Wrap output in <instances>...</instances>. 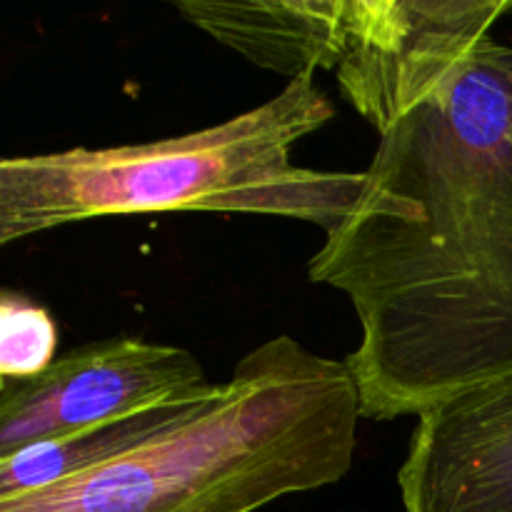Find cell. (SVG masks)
I'll return each instance as SVG.
<instances>
[{"label": "cell", "instance_id": "6da1fadb", "mask_svg": "<svg viewBox=\"0 0 512 512\" xmlns=\"http://www.w3.org/2000/svg\"><path fill=\"white\" fill-rule=\"evenodd\" d=\"M510 0H350L335 78L378 130L353 213L310 258L348 295L365 420L512 375Z\"/></svg>", "mask_w": 512, "mask_h": 512}, {"label": "cell", "instance_id": "7a4b0ae2", "mask_svg": "<svg viewBox=\"0 0 512 512\" xmlns=\"http://www.w3.org/2000/svg\"><path fill=\"white\" fill-rule=\"evenodd\" d=\"M360 418L348 363L278 335L240 358L183 425L0 512H255L340 483Z\"/></svg>", "mask_w": 512, "mask_h": 512}, {"label": "cell", "instance_id": "3957f363", "mask_svg": "<svg viewBox=\"0 0 512 512\" xmlns=\"http://www.w3.org/2000/svg\"><path fill=\"white\" fill-rule=\"evenodd\" d=\"M315 78L288 80L275 98L178 138L70 148L0 163V243L110 215L215 210L278 215L338 228L363 193V173L290 160L335 110Z\"/></svg>", "mask_w": 512, "mask_h": 512}, {"label": "cell", "instance_id": "277c9868", "mask_svg": "<svg viewBox=\"0 0 512 512\" xmlns=\"http://www.w3.org/2000/svg\"><path fill=\"white\" fill-rule=\"evenodd\" d=\"M188 350L108 338L60 355L33 378L3 380L0 458L213 388Z\"/></svg>", "mask_w": 512, "mask_h": 512}, {"label": "cell", "instance_id": "5b68a950", "mask_svg": "<svg viewBox=\"0 0 512 512\" xmlns=\"http://www.w3.org/2000/svg\"><path fill=\"white\" fill-rule=\"evenodd\" d=\"M398 490L403 512H512V375L418 415Z\"/></svg>", "mask_w": 512, "mask_h": 512}, {"label": "cell", "instance_id": "8992f818", "mask_svg": "<svg viewBox=\"0 0 512 512\" xmlns=\"http://www.w3.org/2000/svg\"><path fill=\"white\" fill-rule=\"evenodd\" d=\"M350 0H178L175 8L195 28L290 80L338 70L348 40Z\"/></svg>", "mask_w": 512, "mask_h": 512}, {"label": "cell", "instance_id": "52a82bcc", "mask_svg": "<svg viewBox=\"0 0 512 512\" xmlns=\"http://www.w3.org/2000/svg\"><path fill=\"white\" fill-rule=\"evenodd\" d=\"M218 385L220 383H215L205 393L190 395V398L153 405L125 418L98 423L93 428L28 445L23 450H15L13 455H5L0 458V503L63 485L100 465H108L110 460L123 458L153 443L155 438L170 433L195 413H200L208 400L218 393Z\"/></svg>", "mask_w": 512, "mask_h": 512}, {"label": "cell", "instance_id": "ba28073f", "mask_svg": "<svg viewBox=\"0 0 512 512\" xmlns=\"http://www.w3.org/2000/svg\"><path fill=\"white\" fill-rule=\"evenodd\" d=\"M58 328L43 305L5 290L0 295V380H23L55 363Z\"/></svg>", "mask_w": 512, "mask_h": 512}]
</instances>
